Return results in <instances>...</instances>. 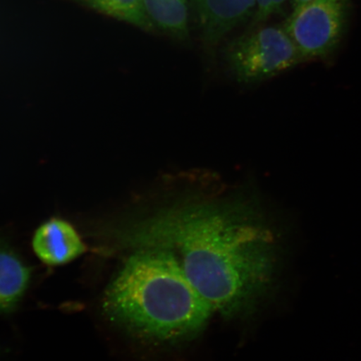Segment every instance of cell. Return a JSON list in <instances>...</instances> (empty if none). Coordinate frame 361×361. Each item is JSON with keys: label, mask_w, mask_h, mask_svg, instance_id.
Segmentation results:
<instances>
[{"label": "cell", "mask_w": 361, "mask_h": 361, "mask_svg": "<svg viewBox=\"0 0 361 361\" xmlns=\"http://www.w3.org/2000/svg\"><path fill=\"white\" fill-rule=\"evenodd\" d=\"M159 203L117 233V248L173 254L214 313L247 314L267 295L279 246L255 190L203 171L168 175Z\"/></svg>", "instance_id": "cell-1"}, {"label": "cell", "mask_w": 361, "mask_h": 361, "mask_svg": "<svg viewBox=\"0 0 361 361\" xmlns=\"http://www.w3.org/2000/svg\"><path fill=\"white\" fill-rule=\"evenodd\" d=\"M121 260L104 290L109 322L142 341L174 345L203 331L213 309L164 248H118Z\"/></svg>", "instance_id": "cell-2"}, {"label": "cell", "mask_w": 361, "mask_h": 361, "mask_svg": "<svg viewBox=\"0 0 361 361\" xmlns=\"http://www.w3.org/2000/svg\"><path fill=\"white\" fill-rule=\"evenodd\" d=\"M224 61L230 78L250 87L304 63L283 26L260 27L226 45Z\"/></svg>", "instance_id": "cell-3"}, {"label": "cell", "mask_w": 361, "mask_h": 361, "mask_svg": "<svg viewBox=\"0 0 361 361\" xmlns=\"http://www.w3.org/2000/svg\"><path fill=\"white\" fill-rule=\"evenodd\" d=\"M350 0H311L293 8L283 27L305 62L329 61L337 51L348 20Z\"/></svg>", "instance_id": "cell-4"}, {"label": "cell", "mask_w": 361, "mask_h": 361, "mask_svg": "<svg viewBox=\"0 0 361 361\" xmlns=\"http://www.w3.org/2000/svg\"><path fill=\"white\" fill-rule=\"evenodd\" d=\"M207 49L218 47L230 31L255 13L257 0H192Z\"/></svg>", "instance_id": "cell-5"}, {"label": "cell", "mask_w": 361, "mask_h": 361, "mask_svg": "<svg viewBox=\"0 0 361 361\" xmlns=\"http://www.w3.org/2000/svg\"><path fill=\"white\" fill-rule=\"evenodd\" d=\"M32 247L38 259L49 266L69 264L87 251L73 226L61 219L39 226L34 234Z\"/></svg>", "instance_id": "cell-6"}, {"label": "cell", "mask_w": 361, "mask_h": 361, "mask_svg": "<svg viewBox=\"0 0 361 361\" xmlns=\"http://www.w3.org/2000/svg\"><path fill=\"white\" fill-rule=\"evenodd\" d=\"M31 269L11 247L0 243V314L11 312L28 288Z\"/></svg>", "instance_id": "cell-7"}, {"label": "cell", "mask_w": 361, "mask_h": 361, "mask_svg": "<svg viewBox=\"0 0 361 361\" xmlns=\"http://www.w3.org/2000/svg\"><path fill=\"white\" fill-rule=\"evenodd\" d=\"M147 15L155 28L180 42L189 40L187 0H142Z\"/></svg>", "instance_id": "cell-8"}, {"label": "cell", "mask_w": 361, "mask_h": 361, "mask_svg": "<svg viewBox=\"0 0 361 361\" xmlns=\"http://www.w3.org/2000/svg\"><path fill=\"white\" fill-rule=\"evenodd\" d=\"M104 15L137 27L147 32L156 30L144 8L142 0H71Z\"/></svg>", "instance_id": "cell-9"}, {"label": "cell", "mask_w": 361, "mask_h": 361, "mask_svg": "<svg viewBox=\"0 0 361 361\" xmlns=\"http://www.w3.org/2000/svg\"><path fill=\"white\" fill-rule=\"evenodd\" d=\"M286 0H257L254 24H261L271 16L281 13Z\"/></svg>", "instance_id": "cell-10"}, {"label": "cell", "mask_w": 361, "mask_h": 361, "mask_svg": "<svg viewBox=\"0 0 361 361\" xmlns=\"http://www.w3.org/2000/svg\"><path fill=\"white\" fill-rule=\"evenodd\" d=\"M311 1V0H290V3L293 8L299 7L305 3H308Z\"/></svg>", "instance_id": "cell-11"}]
</instances>
